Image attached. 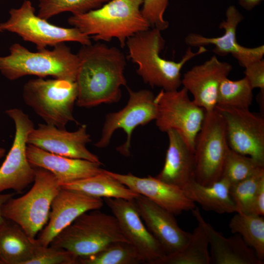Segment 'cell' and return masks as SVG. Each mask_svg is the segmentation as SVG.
<instances>
[{
  "mask_svg": "<svg viewBox=\"0 0 264 264\" xmlns=\"http://www.w3.org/2000/svg\"><path fill=\"white\" fill-rule=\"evenodd\" d=\"M3 32V31L2 30V29L0 27V32Z\"/></svg>",
  "mask_w": 264,
  "mask_h": 264,
  "instance_id": "cell-41",
  "label": "cell"
},
{
  "mask_svg": "<svg viewBox=\"0 0 264 264\" xmlns=\"http://www.w3.org/2000/svg\"><path fill=\"white\" fill-rule=\"evenodd\" d=\"M26 155L35 167L50 172L60 186L86 178L103 172L101 162L73 158L54 154L31 145H27Z\"/></svg>",
  "mask_w": 264,
  "mask_h": 264,
  "instance_id": "cell-21",
  "label": "cell"
},
{
  "mask_svg": "<svg viewBox=\"0 0 264 264\" xmlns=\"http://www.w3.org/2000/svg\"><path fill=\"white\" fill-rule=\"evenodd\" d=\"M225 127L229 148L264 165V118L249 109L216 106Z\"/></svg>",
  "mask_w": 264,
  "mask_h": 264,
  "instance_id": "cell-13",
  "label": "cell"
},
{
  "mask_svg": "<svg viewBox=\"0 0 264 264\" xmlns=\"http://www.w3.org/2000/svg\"><path fill=\"white\" fill-rule=\"evenodd\" d=\"M90 141L85 124L75 131L68 132L45 123L39 124L30 132L27 143L57 155L100 163L98 157L87 148Z\"/></svg>",
  "mask_w": 264,
  "mask_h": 264,
  "instance_id": "cell-16",
  "label": "cell"
},
{
  "mask_svg": "<svg viewBox=\"0 0 264 264\" xmlns=\"http://www.w3.org/2000/svg\"><path fill=\"white\" fill-rule=\"evenodd\" d=\"M41 245L28 236L16 223L5 220L0 224V261L1 264H27Z\"/></svg>",
  "mask_w": 264,
  "mask_h": 264,
  "instance_id": "cell-24",
  "label": "cell"
},
{
  "mask_svg": "<svg viewBox=\"0 0 264 264\" xmlns=\"http://www.w3.org/2000/svg\"><path fill=\"white\" fill-rule=\"evenodd\" d=\"M134 200L145 225L166 255L177 251L186 244L191 233L178 226L174 214L143 196L139 195Z\"/></svg>",
  "mask_w": 264,
  "mask_h": 264,
  "instance_id": "cell-20",
  "label": "cell"
},
{
  "mask_svg": "<svg viewBox=\"0 0 264 264\" xmlns=\"http://www.w3.org/2000/svg\"><path fill=\"white\" fill-rule=\"evenodd\" d=\"M144 0H110L100 7L73 15L68 23L95 41L118 40L122 47L127 39L151 25L140 7Z\"/></svg>",
  "mask_w": 264,
  "mask_h": 264,
  "instance_id": "cell-3",
  "label": "cell"
},
{
  "mask_svg": "<svg viewBox=\"0 0 264 264\" xmlns=\"http://www.w3.org/2000/svg\"><path fill=\"white\" fill-rule=\"evenodd\" d=\"M169 138L164 166L155 177L180 188L195 179L194 151L174 130L166 132Z\"/></svg>",
  "mask_w": 264,
  "mask_h": 264,
  "instance_id": "cell-23",
  "label": "cell"
},
{
  "mask_svg": "<svg viewBox=\"0 0 264 264\" xmlns=\"http://www.w3.org/2000/svg\"><path fill=\"white\" fill-rule=\"evenodd\" d=\"M229 228L233 234L241 236L255 251L263 264L264 260V219L253 214L237 213L231 219Z\"/></svg>",
  "mask_w": 264,
  "mask_h": 264,
  "instance_id": "cell-28",
  "label": "cell"
},
{
  "mask_svg": "<svg viewBox=\"0 0 264 264\" xmlns=\"http://www.w3.org/2000/svg\"><path fill=\"white\" fill-rule=\"evenodd\" d=\"M251 214L264 215V182L260 185L254 198Z\"/></svg>",
  "mask_w": 264,
  "mask_h": 264,
  "instance_id": "cell-37",
  "label": "cell"
},
{
  "mask_svg": "<svg viewBox=\"0 0 264 264\" xmlns=\"http://www.w3.org/2000/svg\"><path fill=\"white\" fill-rule=\"evenodd\" d=\"M118 241L129 242L116 218L94 210L79 216L49 245L65 249L79 258L94 254Z\"/></svg>",
  "mask_w": 264,
  "mask_h": 264,
  "instance_id": "cell-5",
  "label": "cell"
},
{
  "mask_svg": "<svg viewBox=\"0 0 264 264\" xmlns=\"http://www.w3.org/2000/svg\"><path fill=\"white\" fill-rule=\"evenodd\" d=\"M102 198L61 188L54 198L48 220L37 239L44 246L49 245L54 238L82 214L102 208Z\"/></svg>",
  "mask_w": 264,
  "mask_h": 264,
  "instance_id": "cell-17",
  "label": "cell"
},
{
  "mask_svg": "<svg viewBox=\"0 0 264 264\" xmlns=\"http://www.w3.org/2000/svg\"><path fill=\"white\" fill-rule=\"evenodd\" d=\"M78 258L67 250L52 245H41L27 264H78Z\"/></svg>",
  "mask_w": 264,
  "mask_h": 264,
  "instance_id": "cell-34",
  "label": "cell"
},
{
  "mask_svg": "<svg viewBox=\"0 0 264 264\" xmlns=\"http://www.w3.org/2000/svg\"><path fill=\"white\" fill-rule=\"evenodd\" d=\"M104 201L116 218L123 234L145 263L159 264L166 254L145 225L134 199L105 198Z\"/></svg>",
  "mask_w": 264,
  "mask_h": 264,
  "instance_id": "cell-14",
  "label": "cell"
},
{
  "mask_svg": "<svg viewBox=\"0 0 264 264\" xmlns=\"http://www.w3.org/2000/svg\"><path fill=\"white\" fill-rule=\"evenodd\" d=\"M229 149L221 116L215 109L206 111L194 144L195 180L208 186L220 179Z\"/></svg>",
  "mask_w": 264,
  "mask_h": 264,
  "instance_id": "cell-9",
  "label": "cell"
},
{
  "mask_svg": "<svg viewBox=\"0 0 264 264\" xmlns=\"http://www.w3.org/2000/svg\"><path fill=\"white\" fill-rule=\"evenodd\" d=\"M13 195L14 194L13 193L1 194L0 193V224L5 220L2 214L3 206L9 199L13 197Z\"/></svg>",
  "mask_w": 264,
  "mask_h": 264,
  "instance_id": "cell-39",
  "label": "cell"
},
{
  "mask_svg": "<svg viewBox=\"0 0 264 264\" xmlns=\"http://www.w3.org/2000/svg\"><path fill=\"white\" fill-rule=\"evenodd\" d=\"M106 172L132 190L174 215L191 211L196 207L195 203L186 196L181 188L165 183L155 176L140 177L130 173L121 174Z\"/></svg>",
  "mask_w": 264,
  "mask_h": 264,
  "instance_id": "cell-19",
  "label": "cell"
},
{
  "mask_svg": "<svg viewBox=\"0 0 264 264\" xmlns=\"http://www.w3.org/2000/svg\"><path fill=\"white\" fill-rule=\"evenodd\" d=\"M168 4L169 0H144L141 12L151 27L160 31L169 27V22L164 19Z\"/></svg>",
  "mask_w": 264,
  "mask_h": 264,
  "instance_id": "cell-35",
  "label": "cell"
},
{
  "mask_svg": "<svg viewBox=\"0 0 264 264\" xmlns=\"http://www.w3.org/2000/svg\"><path fill=\"white\" fill-rule=\"evenodd\" d=\"M232 65L220 61L216 55L194 66L181 78V85L193 96V101L206 111L215 109L219 88L228 78Z\"/></svg>",
  "mask_w": 264,
  "mask_h": 264,
  "instance_id": "cell-18",
  "label": "cell"
},
{
  "mask_svg": "<svg viewBox=\"0 0 264 264\" xmlns=\"http://www.w3.org/2000/svg\"><path fill=\"white\" fill-rule=\"evenodd\" d=\"M244 77L253 89L264 90V60L254 62L244 67Z\"/></svg>",
  "mask_w": 264,
  "mask_h": 264,
  "instance_id": "cell-36",
  "label": "cell"
},
{
  "mask_svg": "<svg viewBox=\"0 0 264 264\" xmlns=\"http://www.w3.org/2000/svg\"><path fill=\"white\" fill-rule=\"evenodd\" d=\"M78 95L76 82L56 79H31L24 85L22 97L46 124L65 129L67 124H78L73 114Z\"/></svg>",
  "mask_w": 264,
  "mask_h": 264,
  "instance_id": "cell-7",
  "label": "cell"
},
{
  "mask_svg": "<svg viewBox=\"0 0 264 264\" xmlns=\"http://www.w3.org/2000/svg\"><path fill=\"white\" fill-rule=\"evenodd\" d=\"M61 188L89 197L134 199L140 195L108 174L105 170L96 175L64 184Z\"/></svg>",
  "mask_w": 264,
  "mask_h": 264,
  "instance_id": "cell-26",
  "label": "cell"
},
{
  "mask_svg": "<svg viewBox=\"0 0 264 264\" xmlns=\"http://www.w3.org/2000/svg\"><path fill=\"white\" fill-rule=\"evenodd\" d=\"M0 264H1L0 261Z\"/></svg>",
  "mask_w": 264,
  "mask_h": 264,
  "instance_id": "cell-42",
  "label": "cell"
},
{
  "mask_svg": "<svg viewBox=\"0 0 264 264\" xmlns=\"http://www.w3.org/2000/svg\"><path fill=\"white\" fill-rule=\"evenodd\" d=\"M110 0H38V16L48 20L64 12L73 15L85 13L98 8Z\"/></svg>",
  "mask_w": 264,
  "mask_h": 264,
  "instance_id": "cell-31",
  "label": "cell"
},
{
  "mask_svg": "<svg viewBox=\"0 0 264 264\" xmlns=\"http://www.w3.org/2000/svg\"><path fill=\"white\" fill-rule=\"evenodd\" d=\"M161 32L152 28L138 32L129 38L126 45L129 58L137 65V73L145 83L166 91L176 90L181 85L183 66L191 59L208 50L202 46L193 52L188 46L179 61L166 60L160 55L165 43Z\"/></svg>",
  "mask_w": 264,
  "mask_h": 264,
  "instance_id": "cell-2",
  "label": "cell"
},
{
  "mask_svg": "<svg viewBox=\"0 0 264 264\" xmlns=\"http://www.w3.org/2000/svg\"><path fill=\"white\" fill-rule=\"evenodd\" d=\"M5 113L15 126L11 148L0 167V193L11 189L21 193L33 183L36 168L29 162L26 155L27 139L34 128L33 122L22 110H7Z\"/></svg>",
  "mask_w": 264,
  "mask_h": 264,
  "instance_id": "cell-12",
  "label": "cell"
},
{
  "mask_svg": "<svg viewBox=\"0 0 264 264\" xmlns=\"http://www.w3.org/2000/svg\"><path fill=\"white\" fill-rule=\"evenodd\" d=\"M253 89L245 77L238 80L226 78L220 85L216 106L249 109L253 101Z\"/></svg>",
  "mask_w": 264,
  "mask_h": 264,
  "instance_id": "cell-30",
  "label": "cell"
},
{
  "mask_svg": "<svg viewBox=\"0 0 264 264\" xmlns=\"http://www.w3.org/2000/svg\"><path fill=\"white\" fill-rule=\"evenodd\" d=\"M129 99L126 106L119 111L108 114L105 118L101 136L94 145L104 148L110 144L115 131L122 129L126 133V141L116 148L121 154L129 156L132 134L138 126H144L155 120L157 111L155 96L150 90L133 91L127 88Z\"/></svg>",
  "mask_w": 264,
  "mask_h": 264,
  "instance_id": "cell-11",
  "label": "cell"
},
{
  "mask_svg": "<svg viewBox=\"0 0 264 264\" xmlns=\"http://www.w3.org/2000/svg\"><path fill=\"white\" fill-rule=\"evenodd\" d=\"M263 0H238L239 5L246 11H251L261 3Z\"/></svg>",
  "mask_w": 264,
  "mask_h": 264,
  "instance_id": "cell-38",
  "label": "cell"
},
{
  "mask_svg": "<svg viewBox=\"0 0 264 264\" xmlns=\"http://www.w3.org/2000/svg\"><path fill=\"white\" fill-rule=\"evenodd\" d=\"M5 150L4 148H0V159L5 155Z\"/></svg>",
  "mask_w": 264,
  "mask_h": 264,
  "instance_id": "cell-40",
  "label": "cell"
},
{
  "mask_svg": "<svg viewBox=\"0 0 264 264\" xmlns=\"http://www.w3.org/2000/svg\"><path fill=\"white\" fill-rule=\"evenodd\" d=\"M53 47L51 50L45 48L32 52L14 44L8 55L0 56V71L10 80L32 75L75 82L79 66L77 54H73L64 43Z\"/></svg>",
  "mask_w": 264,
  "mask_h": 264,
  "instance_id": "cell-4",
  "label": "cell"
},
{
  "mask_svg": "<svg viewBox=\"0 0 264 264\" xmlns=\"http://www.w3.org/2000/svg\"><path fill=\"white\" fill-rule=\"evenodd\" d=\"M191 211L207 236L210 264H262L254 250L246 243L240 235L235 234L226 238L204 219L198 208L196 207Z\"/></svg>",
  "mask_w": 264,
  "mask_h": 264,
  "instance_id": "cell-22",
  "label": "cell"
},
{
  "mask_svg": "<svg viewBox=\"0 0 264 264\" xmlns=\"http://www.w3.org/2000/svg\"><path fill=\"white\" fill-rule=\"evenodd\" d=\"M157 111L156 126L162 132L176 131L194 151L196 136L205 116V110L198 106L183 87L180 89H162L155 96Z\"/></svg>",
  "mask_w": 264,
  "mask_h": 264,
  "instance_id": "cell-10",
  "label": "cell"
},
{
  "mask_svg": "<svg viewBox=\"0 0 264 264\" xmlns=\"http://www.w3.org/2000/svg\"><path fill=\"white\" fill-rule=\"evenodd\" d=\"M79 66L76 79V103L90 108L103 103L118 102L121 87L126 86V60L117 48L97 43L83 45L77 54Z\"/></svg>",
  "mask_w": 264,
  "mask_h": 264,
  "instance_id": "cell-1",
  "label": "cell"
},
{
  "mask_svg": "<svg viewBox=\"0 0 264 264\" xmlns=\"http://www.w3.org/2000/svg\"><path fill=\"white\" fill-rule=\"evenodd\" d=\"M263 182L264 167L244 180L231 185L230 193L235 203L236 213L251 214L254 198Z\"/></svg>",
  "mask_w": 264,
  "mask_h": 264,
  "instance_id": "cell-32",
  "label": "cell"
},
{
  "mask_svg": "<svg viewBox=\"0 0 264 264\" xmlns=\"http://www.w3.org/2000/svg\"><path fill=\"white\" fill-rule=\"evenodd\" d=\"M243 20V16L237 7L231 5L225 12V19L219 25L223 29V34L217 37H207L197 33L188 34L185 38V43L189 47L205 46L213 45V52L221 57L231 54L239 64L245 67L249 64L263 59L264 45L247 47L240 44L237 40V28Z\"/></svg>",
  "mask_w": 264,
  "mask_h": 264,
  "instance_id": "cell-15",
  "label": "cell"
},
{
  "mask_svg": "<svg viewBox=\"0 0 264 264\" xmlns=\"http://www.w3.org/2000/svg\"><path fill=\"white\" fill-rule=\"evenodd\" d=\"M263 167L264 165L252 157L230 148L225 160L221 177L232 185L247 178Z\"/></svg>",
  "mask_w": 264,
  "mask_h": 264,
  "instance_id": "cell-33",
  "label": "cell"
},
{
  "mask_svg": "<svg viewBox=\"0 0 264 264\" xmlns=\"http://www.w3.org/2000/svg\"><path fill=\"white\" fill-rule=\"evenodd\" d=\"M230 183L225 178L208 186L203 185L195 179L181 189L186 196L198 203L206 211L219 214L236 212V207L230 195Z\"/></svg>",
  "mask_w": 264,
  "mask_h": 264,
  "instance_id": "cell-25",
  "label": "cell"
},
{
  "mask_svg": "<svg viewBox=\"0 0 264 264\" xmlns=\"http://www.w3.org/2000/svg\"><path fill=\"white\" fill-rule=\"evenodd\" d=\"M209 242L202 226L198 224L186 244L177 251L166 255L159 264H210Z\"/></svg>",
  "mask_w": 264,
  "mask_h": 264,
  "instance_id": "cell-27",
  "label": "cell"
},
{
  "mask_svg": "<svg viewBox=\"0 0 264 264\" xmlns=\"http://www.w3.org/2000/svg\"><path fill=\"white\" fill-rule=\"evenodd\" d=\"M35 168L33 185L29 191L20 197H12L2 209L5 220L17 224L32 238H35L47 223L52 201L61 188L50 172Z\"/></svg>",
  "mask_w": 264,
  "mask_h": 264,
  "instance_id": "cell-6",
  "label": "cell"
},
{
  "mask_svg": "<svg viewBox=\"0 0 264 264\" xmlns=\"http://www.w3.org/2000/svg\"><path fill=\"white\" fill-rule=\"evenodd\" d=\"M145 263L136 248L128 242H112L92 255L79 258L78 264H138Z\"/></svg>",
  "mask_w": 264,
  "mask_h": 264,
  "instance_id": "cell-29",
  "label": "cell"
},
{
  "mask_svg": "<svg viewBox=\"0 0 264 264\" xmlns=\"http://www.w3.org/2000/svg\"><path fill=\"white\" fill-rule=\"evenodd\" d=\"M9 13V19L0 23L2 30L17 34L25 41L34 44L38 50L66 42H78L83 45L91 44L90 37L77 28L60 27L36 15L29 0H24L18 8L11 9Z\"/></svg>",
  "mask_w": 264,
  "mask_h": 264,
  "instance_id": "cell-8",
  "label": "cell"
}]
</instances>
